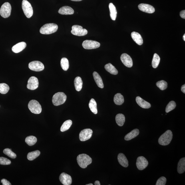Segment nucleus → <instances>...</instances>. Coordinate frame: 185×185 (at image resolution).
Here are the masks:
<instances>
[{
	"instance_id": "26",
	"label": "nucleus",
	"mask_w": 185,
	"mask_h": 185,
	"mask_svg": "<svg viewBox=\"0 0 185 185\" xmlns=\"http://www.w3.org/2000/svg\"><path fill=\"white\" fill-rule=\"evenodd\" d=\"M74 84L76 91H80L82 89L83 85V82L81 78L79 76H77L76 78L74 81Z\"/></svg>"
},
{
	"instance_id": "22",
	"label": "nucleus",
	"mask_w": 185,
	"mask_h": 185,
	"mask_svg": "<svg viewBox=\"0 0 185 185\" xmlns=\"http://www.w3.org/2000/svg\"><path fill=\"white\" fill-rule=\"evenodd\" d=\"M93 76L94 80L97 84L98 87L102 88L104 87L103 81L101 76L97 72H94L93 73Z\"/></svg>"
},
{
	"instance_id": "33",
	"label": "nucleus",
	"mask_w": 185,
	"mask_h": 185,
	"mask_svg": "<svg viewBox=\"0 0 185 185\" xmlns=\"http://www.w3.org/2000/svg\"><path fill=\"white\" fill-rule=\"evenodd\" d=\"M72 124V122L71 120H69L66 121L62 125L60 128V131L62 132L66 131L71 127Z\"/></svg>"
},
{
	"instance_id": "5",
	"label": "nucleus",
	"mask_w": 185,
	"mask_h": 185,
	"mask_svg": "<svg viewBox=\"0 0 185 185\" xmlns=\"http://www.w3.org/2000/svg\"><path fill=\"white\" fill-rule=\"evenodd\" d=\"M28 108L32 113L39 114L41 113L42 108L39 102L35 100H31L28 104Z\"/></svg>"
},
{
	"instance_id": "2",
	"label": "nucleus",
	"mask_w": 185,
	"mask_h": 185,
	"mask_svg": "<svg viewBox=\"0 0 185 185\" xmlns=\"http://www.w3.org/2000/svg\"><path fill=\"white\" fill-rule=\"evenodd\" d=\"M58 26L53 23H47L44 25L40 30V33L43 35H50L55 33L57 31Z\"/></svg>"
},
{
	"instance_id": "8",
	"label": "nucleus",
	"mask_w": 185,
	"mask_h": 185,
	"mask_svg": "<svg viewBox=\"0 0 185 185\" xmlns=\"http://www.w3.org/2000/svg\"><path fill=\"white\" fill-rule=\"evenodd\" d=\"M71 33L74 35L78 36L85 35L88 33L87 30L83 29L82 26L79 25H74L72 27Z\"/></svg>"
},
{
	"instance_id": "41",
	"label": "nucleus",
	"mask_w": 185,
	"mask_h": 185,
	"mask_svg": "<svg viewBox=\"0 0 185 185\" xmlns=\"http://www.w3.org/2000/svg\"><path fill=\"white\" fill-rule=\"evenodd\" d=\"M166 179L164 177H161L157 181L156 185H165L166 183Z\"/></svg>"
},
{
	"instance_id": "13",
	"label": "nucleus",
	"mask_w": 185,
	"mask_h": 185,
	"mask_svg": "<svg viewBox=\"0 0 185 185\" xmlns=\"http://www.w3.org/2000/svg\"><path fill=\"white\" fill-rule=\"evenodd\" d=\"M39 81L35 76H32L29 78L28 82L27 88L30 90H35L39 86Z\"/></svg>"
},
{
	"instance_id": "29",
	"label": "nucleus",
	"mask_w": 185,
	"mask_h": 185,
	"mask_svg": "<svg viewBox=\"0 0 185 185\" xmlns=\"http://www.w3.org/2000/svg\"><path fill=\"white\" fill-rule=\"evenodd\" d=\"M116 121L117 124L119 126H122L125 121V116L123 114H118L116 117Z\"/></svg>"
},
{
	"instance_id": "21",
	"label": "nucleus",
	"mask_w": 185,
	"mask_h": 185,
	"mask_svg": "<svg viewBox=\"0 0 185 185\" xmlns=\"http://www.w3.org/2000/svg\"><path fill=\"white\" fill-rule=\"evenodd\" d=\"M118 160L119 163L122 166L124 167H127L128 166V161L124 154L122 153L119 154L118 156Z\"/></svg>"
},
{
	"instance_id": "40",
	"label": "nucleus",
	"mask_w": 185,
	"mask_h": 185,
	"mask_svg": "<svg viewBox=\"0 0 185 185\" xmlns=\"http://www.w3.org/2000/svg\"><path fill=\"white\" fill-rule=\"evenodd\" d=\"M11 164V161L8 159L2 157H0V164L1 165H9Z\"/></svg>"
},
{
	"instance_id": "38",
	"label": "nucleus",
	"mask_w": 185,
	"mask_h": 185,
	"mask_svg": "<svg viewBox=\"0 0 185 185\" xmlns=\"http://www.w3.org/2000/svg\"><path fill=\"white\" fill-rule=\"evenodd\" d=\"M156 85L161 90H166L168 86L167 83L164 80H161V81L157 82L156 83Z\"/></svg>"
},
{
	"instance_id": "37",
	"label": "nucleus",
	"mask_w": 185,
	"mask_h": 185,
	"mask_svg": "<svg viewBox=\"0 0 185 185\" xmlns=\"http://www.w3.org/2000/svg\"><path fill=\"white\" fill-rule=\"evenodd\" d=\"M4 154L10 158L15 159L17 157L16 155L11 150V149L6 148L3 150Z\"/></svg>"
},
{
	"instance_id": "27",
	"label": "nucleus",
	"mask_w": 185,
	"mask_h": 185,
	"mask_svg": "<svg viewBox=\"0 0 185 185\" xmlns=\"http://www.w3.org/2000/svg\"><path fill=\"white\" fill-rule=\"evenodd\" d=\"M105 68L106 71L109 72L110 74H113V75H117L118 73L117 69L111 64L109 63L106 64L105 66Z\"/></svg>"
},
{
	"instance_id": "11",
	"label": "nucleus",
	"mask_w": 185,
	"mask_h": 185,
	"mask_svg": "<svg viewBox=\"0 0 185 185\" xmlns=\"http://www.w3.org/2000/svg\"><path fill=\"white\" fill-rule=\"evenodd\" d=\"M92 131L90 129H86L81 131L79 134L80 140L81 141H85L91 138Z\"/></svg>"
},
{
	"instance_id": "42",
	"label": "nucleus",
	"mask_w": 185,
	"mask_h": 185,
	"mask_svg": "<svg viewBox=\"0 0 185 185\" xmlns=\"http://www.w3.org/2000/svg\"><path fill=\"white\" fill-rule=\"evenodd\" d=\"M1 182L2 183L3 185H11V183L9 181L5 179H3L1 180Z\"/></svg>"
},
{
	"instance_id": "1",
	"label": "nucleus",
	"mask_w": 185,
	"mask_h": 185,
	"mask_svg": "<svg viewBox=\"0 0 185 185\" xmlns=\"http://www.w3.org/2000/svg\"><path fill=\"white\" fill-rule=\"evenodd\" d=\"M78 165L82 168H85L88 165L91 164L92 159L90 156L86 154H81L78 155L77 157Z\"/></svg>"
},
{
	"instance_id": "23",
	"label": "nucleus",
	"mask_w": 185,
	"mask_h": 185,
	"mask_svg": "<svg viewBox=\"0 0 185 185\" xmlns=\"http://www.w3.org/2000/svg\"><path fill=\"white\" fill-rule=\"evenodd\" d=\"M139 130L137 129H134L126 135L124 137V139L126 141L131 140L138 136L139 134Z\"/></svg>"
},
{
	"instance_id": "34",
	"label": "nucleus",
	"mask_w": 185,
	"mask_h": 185,
	"mask_svg": "<svg viewBox=\"0 0 185 185\" xmlns=\"http://www.w3.org/2000/svg\"><path fill=\"white\" fill-rule=\"evenodd\" d=\"M61 67L64 71H67L69 69V62L67 58L64 57L62 58L60 61Z\"/></svg>"
},
{
	"instance_id": "19",
	"label": "nucleus",
	"mask_w": 185,
	"mask_h": 185,
	"mask_svg": "<svg viewBox=\"0 0 185 185\" xmlns=\"http://www.w3.org/2000/svg\"><path fill=\"white\" fill-rule=\"evenodd\" d=\"M58 13L63 15H71L74 13V11L71 7L65 6L60 8Z\"/></svg>"
},
{
	"instance_id": "18",
	"label": "nucleus",
	"mask_w": 185,
	"mask_h": 185,
	"mask_svg": "<svg viewBox=\"0 0 185 185\" xmlns=\"http://www.w3.org/2000/svg\"><path fill=\"white\" fill-rule=\"evenodd\" d=\"M136 101L139 106L144 109H148L151 106L150 103L143 99L139 96H138L136 97Z\"/></svg>"
},
{
	"instance_id": "30",
	"label": "nucleus",
	"mask_w": 185,
	"mask_h": 185,
	"mask_svg": "<svg viewBox=\"0 0 185 185\" xmlns=\"http://www.w3.org/2000/svg\"><path fill=\"white\" fill-rule=\"evenodd\" d=\"M89 107L90 110L94 114H96L97 113V103L95 100L92 98L90 100L89 104Z\"/></svg>"
},
{
	"instance_id": "46",
	"label": "nucleus",
	"mask_w": 185,
	"mask_h": 185,
	"mask_svg": "<svg viewBox=\"0 0 185 185\" xmlns=\"http://www.w3.org/2000/svg\"><path fill=\"white\" fill-rule=\"evenodd\" d=\"M71 1H82V0H71Z\"/></svg>"
},
{
	"instance_id": "7",
	"label": "nucleus",
	"mask_w": 185,
	"mask_h": 185,
	"mask_svg": "<svg viewBox=\"0 0 185 185\" xmlns=\"http://www.w3.org/2000/svg\"><path fill=\"white\" fill-rule=\"evenodd\" d=\"M11 5L9 3L6 2L2 5L0 9V14L1 17L6 18L11 15Z\"/></svg>"
},
{
	"instance_id": "35",
	"label": "nucleus",
	"mask_w": 185,
	"mask_h": 185,
	"mask_svg": "<svg viewBox=\"0 0 185 185\" xmlns=\"http://www.w3.org/2000/svg\"><path fill=\"white\" fill-rule=\"evenodd\" d=\"M160 61V58L158 54H154L152 61V66L153 68H156L158 67Z\"/></svg>"
},
{
	"instance_id": "16",
	"label": "nucleus",
	"mask_w": 185,
	"mask_h": 185,
	"mask_svg": "<svg viewBox=\"0 0 185 185\" xmlns=\"http://www.w3.org/2000/svg\"><path fill=\"white\" fill-rule=\"evenodd\" d=\"M59 180L60 182L64 185H70L72 182L71 177L69 175L64 172L62 173L60 175Z\"/></svg>"
},
{
	"instance_id": "36",
	"label": "nucleus",
	"mask_w": 185,
	"mask_h": 185,
	"mask_svg": "<svg viewBox=\"0 0 185 185\" xmlns=\"http://www.w3.org/2000/svg\"><path fill=\"white\" fill-rule=\"evenodd\" d=\"M10 88L9 86L5 83L0 84V93L6 94L9 91Z\"/></svg>"
},
{
	"instance_id": "24",
	"label": "nucleus",
	"mask_w": 185,
	"mask_h": 185,
	"mask_svg": "<svg viewBox=\"0 0 185 185\" xmlns=\"http://www.w3.org/2000/svg\"><path fill=\"white\" fill-rule=\"evenodd\" d=\"M109 7L110 13V16L112 20L115 21L117 16V12L116 8L112 3L109 4Z\"/></svg>"
},
{
	"instance_id": "9",
	"label": "nucleus",
	"mask_w": 185,
	"mask_h": 185,
	"mask_svg": "<svg viewBox=\"0 0 185 185\" xmlns=\"http://www.w3.org/2000/svg\"><path fill=\"white\" fill-rule=\"evenodd\" d=\"M99 42L92 40H86L82 43V45L84 49H97L100 47Z\"/></svg>"
},
{
	"instance_id": "4",
	"label": "nucleus",
	"mask_w": 185,
	"mask_h": 185,
	"mask_svg": "<svg viewBox=\"0 0 185 185\" xmlns=\"http://www.w3.org/2000/svg\"><path fill=\"white\" fill-rule=\"evenodd\" d=\"M67 96L63 92H58L54 94L52 98L54 105L58 106L65 103L67 100Z\"/></svg>"
},
{
	"instance_id": "3",
	"label": "nucleus",
	"mask_w": 185,
	"mask_h": 185,
	"mask_svg": "<svg viewBox=\"0 0 185 185\" xmlns=\"http://www.w3.org/2000/svg\"><path fill=\"white\" fill-rule=\"evenodd\" d=\"M173 134L171 131L167 130L159 138V143L162 146L167 145L171 142Z\"/></svg>"
},
{
	"instance_id": "44",
	"label": "nucleus",
	"mask_w": 185,
	"mask_h": 185,
	"mask_svg": "<svg viewBox=\"0 0 185 185\" xmlns=\"http://www.w3.org/2000/svg\"><path fill=\"white\" fill-rule=\"evenodd\" d=\"M181 90L182 92H184V93H185V85H183L182 86L181 88Z\"/></svg>"
},
{
	"instance_id": "47",
	"label": "nucleus",
	"mask_w": 185,
	"mask_h": 185,
	"mask_svg": "<svg viewBox=\"0 0 185 185\" xmlns=\"http://www.w3.org/2000/svg\"><path fill=\"white\" fill-rule=\"evenodd\" d=\"M183 39H184V41H185V34L183 36Z\"/></svg>"
},
{
	"instance_id": "32",
	"label": "nucleus",
	"mask_w": 185,
	"mask_h": 185,
	"mask_svg": "<svg viewBox=\"0 0 185 185\" xmlns=\"http://www.w3.org/2000/svg\"><path fill=\"white\" fill-rule=\"evenodd\" d=\"M37 141V138L33 136L27 137L25 138V142L28 145L32 146L34 145Z\"/></svg>"
},
{
	"instance_id": "45",
	"label": "nucleus",
	"mask_w": 185,
	"mask_h": 185,
	"mask_svg": "<svg viewBox=\"0 0 185 185\" xmlns=\"http://www.w3.org/2000/svg\"><path fill=\"white\" fill-rule=\"evenodd\" d=\"M94 184L95 185H100V184L99 181H96L95 182H94Z\"/></svg>"
},
{
	"instance_id": "39",
	"label": "nucleus",
	"mask_w": 185,
	"mask_h": 185,
	"mask_svg": "<svg viewBox=\"0 0 185 185\" xmlns=\"http://www.w3.org/2000/svg\"><path fill=\"white\" fill-rule=\"evenodd\" d=\"M176 106V102L174 101H172L169 102V104L167 106L166 108V113L172 111L174 110Z\"/></svg>"
},
{
	"instance_id": "10",
	"label": "nucleus",
	"mask_w": 185,
	"mask_h": 185,
	"mask_svg": "<svg viewBox=\"0 0 185 185\" xmlns=\"http://www.w3.org/2000/svg\"><path fill=\"white\" fill-rule=\"evenodd\" d=\"M29 68L32 71L39 72L43 71L44 69V66L41 62L35 61L30 62L29 64Z\"/></svg>"
},
{
	"instance_id": "14",
	"label": "nucleus",
	"mask_w": 185,
	"mask_h": 185,
	"mask_svg": "<svg viewBox=\"0 0 185 185\" xmlns=\"http://www.w3.org/2000/svg\"><path fill=\"white\" fill-rule=\"evenodd\" d=\"M120 59L123 64L126 67L131 68L133 66V61L131 57L128 54L124 53L121 56Z\"/></svg>"
},
{
	"instance_id": "28",
	"label": "nucleus",
	"mask_w": 185,
	"mask_h": 185,
	"mask_svg": "<svg viewBox=\"0 0 185 185\" xmlns=\"http://www.w3.org/2000/svg\"><path fill=\"white\" fill-rule=\"evenodd\" d=\"M114 102L117 105H121L124 102V96L120 93L116 94L114 96Z\"/></svg>"
},
{
	"instance_id": "12",
	"label": "nucleus",
	"mask_w": 185,
	"mask_h": 185,
	"mask_svg": "<svg viewBox=\"0 0 185 185\" xmlns=\"http://www.w3.org/2000/svg\"><path fill=\"white\" fill-rule=\"evenodd\" d=\"M147 160L143 156H139L137 159L136 165L138 170H142L146 168L148 165Z\"/></svg>"
},
{
	"instance_id": "15",
	"label": "nucleus",
	"mask_w": 185,
	"mask_h": 185,
	"mask_svg": "<svg viewBox=\"0 0 185 185\" xmlns=\"http://www.w3.org/2000/svg\"><path fill=\"white\" fill-rule=\"evenodd\" d=\"M138 8L140 11L148 13H152L155 11V9L153 6L148 4H141L139 5Z\"/></svg>"
},
{
	"instance_id": "31",
	"label": "nucleus",
	"mask_w": 185,
	"mask_h": 185,
	"mask_svg": "<svg viewBox=\"0 0 185 185\" xmlns=\"http://www.w3.org/2000/svg\"><path fill=\"white\" fill-rule=\"evenodd\" d=\"M40 153H41L39 150L30 152L28 154V159L30 161L33 160L39 156Z\"/></svg>"
},
{
	"instance_id": "20",
	"label": "nucleus",
	"mask_w": 185,
	"mask_h": 185,
	"mask_svg": "<svg viewBox=\"0 0 185 185\" xmlns=\"http://www.w3.org/2000/svg\"><path fill=\"white\" fill-rule=\"evenodd\" d=\"M131 36L133 40L138 45H141L143 44V40L139 33L133 32L131 33Z\"/></svg>"
},
{
	"instance_id": "25",
	"label": "nucleus",
	"mask_w": 185,
	"mask_h": 185,
	"mask_svg": "<svg viewBox=\"0 0 185 185\" xmlns=\"http://www.w3.org/2000/svg\"><path fill=\"white\" fill-rule=\"evenodd\" d=\"M177 171L179 174H182L185 171V158H181L179 161L177 167Z\"/></svg>"
},
{
	"instance_id": "6",
	"label": "nucleus",
	"mask_w": 185,
	"mask_h": 185,
	"mask_svg": "<svg viewBox=\"0 0 185 185\" xmlns=\"http://www.w3.org/2000/svg\"><path fill=\"white\" fill-rule=\"evenodd\" d=\"M22 8L24 14L28 18H30L33 16V11L32 7L29 1L27 0H23L22 2Z\"/></svg>"
},
{
	"instance_id": "48",
	"label": "nucleus",
	"mask_w": 185,
	"mask_h": 185,
	"mask_svg": "<svg viewBox=\"0 0 185 185\" xmlns=\"http://www.w3.org/2000/svg\"><path fill=\"white\" fill-rule=\"evenodd\" d=\"M86 185H93V184H86Z\"/></svg>"
},
{
	"instance_id": "17",
	"label": "nucleus",
	"mask_w": 185,
	"mask_h": 185,
	"mask_svg": "<svg viewBox=\"0 0 185 185\" xmlns=\"http://www.w3.org/2000/svg\"><path fill=\"white\" fill-rule=\"evenodd\" d=\"M27 46V44L25 42H21L16 44L12 48V50L14 53H20L25 49Z\"/></svg>"
},
{
	"instance_id": "43",
	"label": "nucleus",
	"mask_w": 185,
	"mask_h": 185,
	"mask_svg": "<svg viewBox=\"0 0 185 185\" xmlns=\"http://www.w3.org/2000/svg\"><path fill=\"white\" fill-rule=\"evenodd\" d=\"M180 16L183 19H185V11L184 10L181 11L180 13Z\"/></svg>"
}]
</instances>
